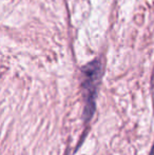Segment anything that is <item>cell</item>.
Here are the masks:
<instances>
[{
    "label": "cell",
    "instance_id": "obj_1",
    "mask_svg": "<svg viewBox=\"0 0 154 155\" xmlns=\"http://www.w3.org/2000/svg\"><path fill=\"white\" fill-rule=\"evenodd\" d=\"M84 73V97L87 99V113H89V109L92 111L93 102H94V95L96 92L97 84L101 74V64L98 59L90 62L82 69Z\"/></svg>",
    "mask_w": 154,
    "mask_h": 155
},
{
    "label": "cell",
    "instance_id": "obj_2",
    "mask_svg": "<svg viewBox=\"0 0 154 155\" xmlns=\"http://www.w3.org/2000/svg\"><path fill=\"white\" fill-rule=\"evenodd\" d=\"M150 155H154V146H153L152 150H151V153H150Z\"/></svg>",
    "mask_w": 154,
    "mask_h": 155
}]
</instances>
